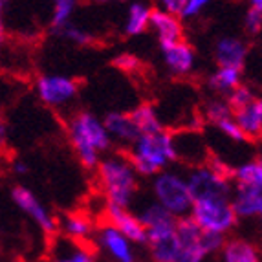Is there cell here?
Returning a JSON list of instances; mask_svg holds the SVG:
<instances>
[{"label":"cell","mask_w":262,"mask_h":262,"mask_svg":"<svg viewBox=\"0 0 262 262\" xmlns=\"http://www.w3.org/2000/svg\"><path fill=\"white\" fill-rule=\"evenodd\" d=\"M68 138L75 156L86 169H96L101 154L112 145L103 119L92 112H79L68 121Z\"/></svg>","instance_id":"6da1fadb"},{"label":"cell","mask_w":262,"mask_h":262,"mask_svg":"<svg viewBox=\"0 0 262 262\" xmlns=\"http://www.w3.org/2000/svg\"><path fill=\"white\" fill-rule=\"evenodd\" d=\"M128 162L138 176L152 178L158 172L169 169L176 162V150L172 132L160 130L152 134H141L128 145Z\"/></svg>","instance_id":"7a4b0ae2"},{"label":"cell","mask_w":262,"mask_h":262,"mask_svg":"<svg viewBox=\"0 0 262 262\" xmlns=\"http://www.w3.org/2000/svg\"><path fill=\"white\" fill-rule=\"evenodd\" d=\"M97 184L106 198V204L118 207H130L140 187L138 174L123 154L101 158L97 163Z\"/></svg>","instance_id":"3957f363"},{"label":"cell","mask_w":262,"mask_h":262,"mask_svg":"<svg viewBox=\"0 0 262 262\" xmlns=\"http://www.w3.org/2000/svg\"><path fill=\"white\" fill-rule=\"evenodd\" d=\"M178 249L172 262H206L222 248L226 236L204 233L189 216L176 220Z\"/></svg>","instance_id":"277c9868"},{"label":"cell","mask_w":262,"mask_h":262,"mask_svg":"<svg viewBox=\"0 0 262 262\" xmlns=\"http://www.w3.org/2000/svg\"><path fill=\"white\" fill-rule=\"evenodd\" d=\"M152 196L174 219H184L191 211L192 198L187 178L178 170L165 169L152 176Z\"/></svg>","instance_id":"5b68a950"},{"label":"cell","mask_w":262,"mask_h":262,"mask_svg":"<svg viewBox=\"0 0 262 262\" xmlns=\"http://www.w3.org/2000/svg\"><path fill=\"white\" fill-rule=\"evenodd\" d=\"M204 233L226 236L236 227V216L233 213L229 198H200L192 200L187 214Z\"/></svg>","instance_id":"8992f818"},{"label":"cell","mask_w":262,"mask_h":262,"mask_svg":"<svg viewBox=\"0 0 262 262\" xmlns=\"http://www.w3.org/2000/svg\"><path fill=\"white\" fill-rule=\"evenodd\" d=\"M185 178H187V185L192 200H200V198H229V194H231V176L216 170L209 163L194 165Z\"/></svg>","instance_id":"52a82bcc"},{"label":"cell","mask_w":262,"mask_h":262,"mask_svg":"<svg viewBox=\"0 0 262 262\" xmlns=\"http://www.w3.org/2000/svg\"><path fill=\"white\" fill-rule=\"evenodd\" d=\"M35 94L46 106L62 110L74 103L79 94V84L68 75L42 74L35 81Z\"/></svg>","instance_id":"ba28073f"},{"label":"cell","mask_w":262,"mask_h":262,"mask_svg":"<svg viewBox=\"0 0 262 262\" xmlns=\"http://www.w3.org/2000/svg\"><path fill=\"white\" fill-rule=\"evenodd\" d=\"M11 200L28 219L33 220V224L39 227L40 231L46 233V235H55L57 226H59L55 214L44 206V202L37 196L35 192L30 191L24 185H15L11 189Z\"/></svg>","instance_id":"9c48e42d"},{"label":"cell","mask_w":262,"mask_h":262,"mask_svg":"<svg viewBox=\"0 0 262 262\" xmlns=\"http://www.w3.org/2000/svg\"><path fill=\"white\" fill-rule=\"evenodd\" d=\"M96 244L101 251H105L116 262H134V244L110 224H103L96 233Z\"/></svg>","instance_id":"30bf717a"},{"label":"cell","mask_w":262,"mask_h":262,"mask_svg":"<svg viewBox=\"0 0 262 262\" xmlns=\"http://www.w3.org/2000/svg\"><path fill=\"white\" fill-rule=\"evenodd\" d=\"M145 246L149 248L150 257L154 262H172L178 249L176 241V220L163 226L150 227L147 229V242Z\"/></svg>","instance_id":"8fae6325"},{"label":"cell","mask_w":262,"mask_h":262,"mask_svg":"<svg viewBox=\"0 0 262 262\" xmlns=\"http://www.w3.org/2000/svg\"><path fill=\"white\" fill-rule=\"evenodd\" d=\"M105 219L106 224L116 227L125 238L132 242V244H145L147 242V231H145L143 224L140 219L132 213L128 207H118L106 204L105 207Z\"/></svg>","instance_id":"7c38bea8"},{"label":"cell","mask_w":262,"mask_h":262,"mask_svg":"<svg viewBox=\"0 0 262 262\" xmlns=\"http://www.w3.org/2000/svg\"><path fill=\"white\" fill-rule=\"evenodd\" d=\"M229 202L236 220L258 219L262 214V187L231 184Z\"/></svg>","instance_id":"4fadbf2b"},{"label":"cell","mask_w":262,"mask_h":262,"mask_svg":"<svg viewBox=\"0 0 262 262\" xmlns=\"http://www.w3.org/2000/svg\"><path fill=\"white\" fill-rule=\"evenodd\" d=\"M162 57L167 70L176 77H185V75L192 74L194 66H196V52L185 40L162 46Z\"/></svg>","instance_id":"5bb4252c"},{"label":"cell","mask_w":262,"mask_h":262,"mask_svg":"<svg viewBox=\"0 0 262 262\" xmlns=\"http://www.w3.org/2000/svg\"><path fill=\"white\" fill-rule=\"evenodd\" d=\"M149 30H152L160 46H169V44L184 40V22H182V18L176 17V15L165 13L158 8L152 9V13H150Z\"/></svg>","instance_id":"9a60e30c"},{"label":"cell","mask_w":262,"mask_h":262,"mask_svg":"<svg viewBox=\"0 0 262 262\" xmlns=\"http://www.w3.org/2000/svg\"><path fill=\"white\" fill-rule=\"evenodd\" d=\"M248 44L238 37H220L214 44V61L219 66L242 70L248 61Z\"/></svg>","instance_id":"2e32d148"},{"label":"cell","mask_w":262,"mask_h":262,"mask_svg":"<svg viewBox=\"0 0 262 262\" xmlns=\"http://www.w3.org/2000/svg\"><path fill=\"white\" fill-rule=\"evenodd\" d=\"M231 118L248 141H257L262 134V101L253 99L249 105L233 110Z\"/></svg>","instance_id":"e0dca14e"},{"label":"cell","mask_w":262,"mask_h":262,"mask_svg":"<svg viewBox=\"0 0 262 262\" xmlns=\"http://www.w3.org/2000/svg\"><path fill=\"white\" fill-rule=\"evenodd\" d=\"M52 262H96V253L84 242L59 236L52 246Z\"/></svg>","instance_id":"ac0fdd59"},{"label":"cell","mask_w":262,"mask_h":262,"mask_svg":"<svg viewBox=\"0 0 262 262\" xmlns=\"http://www.w3.org/2000/svg\"><path fill=\"white\" fill-rule=\"evenodd\" d=\"M103 125H105L106 132H108L110 140L116 141V143L127 145V147L134 143V140L140 136L128 112L106 114L105 119H103Z\"/></svg>","instance_id":"d6986e66"},{"label":"cell","mask_w":262,"mask_h":262,"mask_svg":"<svg viewBox=\"0 0 262 262\" xmlns=\"http://www.w3.org/2000/svg\"><path fill=\"white\" fill-rule=\"evenodd\" d=\"M219 253L222 262H262L260 249L251 241L241 236L226 238Z\"/></svg>","instance_id":"ffe728a7"},{"label":"cell","mask_w":262,"mask_h":262,"mask_svg":"<svg viewBox=\"0 0 262 262\" xmlns=\"http://www.w3.org/2000/svg\"><path fill=\"white\" fill-rule=\"evenodd\" d=\"M152 9L154 8L150 0H132L127 9L123 31H125L128 37L143 35L145 31H149V22H150Z\"/></svg>","instance_id":"44dd1931"},{"label":"cell","mask_w":262,"mask_h":262,"mask_svg":"<svg viewBox=\"0 0 262 262\" xmlns=\"http://www.w3.org/2000/svg\"><path fill=\"white\" fill-rule=\"evenodd\" d=\"M57 229H61L64 238L74 242H84V244H88V241L94 236L92 220H90V216H86L83 213L64 214L61 224L57 226Z\"/></svg>","instance_id":"7402d4cb"},{"label":"cell","mask_w":262,"mask_h":262,"mask_svg":"<svg viewBox=\"0 0 262 262\" xmlns=\"http://www.w3.org/2000/svg\"><path fill=\"white\" fill-rule=\"evenodd\" d=\"M128 114H130L132 121H134V125H136V130H138L140 136L152 134V132H160L165 128L158 110L154 108L150 103H141V105H138Z\"/></svg>","instance_id":"603a6c76"},{"label":"cell","mask_w":262,"mask_h":262,"mask_svg":"<svg viewBox=\"0 0 262 262\" xmlns=\"http://www.w3.org/2000/svg\"><path fill=\"white\" fill-rule=\"evenodd\" d=\"M242 84V70L229 68V66H219L209 77V88L214 94L226 97L227 94Z\"/></svg>","instance_id":"cb8c5ba5"},{"label":"cell","mask_w":262,"mask_h":262,"mask_svg":"<svg viewBox=\"0 0 262 262\" xmlns=\"http://www.w3.org/2000/svg\"><path fill=\"white\" fill-rule=\"evenodd\" d=\"M231 184L262 187V162L258 158L248 160L231 170Z\"/></svg>","instance_id":"d4e9b609"},{"label":"cell","mask_w":262,"mask_h":262,"mask_svg":"<svg viewBox=\"0 0 262 262\" xmlns=\"http://www.w3.org/2000/svg\"><path fill=\"white\" fill-rule=\"evenodd\" d=\"M75 9H77V0H53L52 15H50V26H52V30L55 33L70 24Z\"/></svg>","instance_id":"484cf974"},{"label":"cell","mask_w":262,"mask_h":262,"mask_svg":"<svg viewBox=\"0 0 262 262\" xmlns=\"http://www.w3.org/2000/svg\"><path fill=\"white\" fill-rule=\"evenodd\" d=\"M22 90H24V84L20 81L4 74V72H0V114H2V110L13 105L15 101L20 97Z\"/></svg>","instance_id":"4316f807"},{"label":"cell","mask_w":262,"mask_h":262,"mask_svg":"<svg viewBox=\"0 0 262 262\" xmlns=\"http://www.w3.org/2000/svg\"><path fill=\"white\" fill-rule=\"evenodd\" d=\"M204 118L211 125H216L222 119L231 118V108H229L224 97H214V99L207 101L206 106H204Z\"/></svg>","instance_id":"83f0119b"},{"label":"cell","mask_w":262,"mask_h":262,"mask_svg":"<svg viewBox=\"0 0 262 262\" xmlns=\"http://www.w3.org/2000/svg\"><path fill=\"white\" fill-rule=\"evenodd\" d=\"M224 99H226V103L229 105V108H231V112H233V110H238V108H242V106L249 105L253 99H257V96H255L253 88L242 83V84H238L235 90H231V92L227 94Z\"/></svg>","instance_id":"f1b7e54d"},{"label":"cell","mask_w":262,"mask_h":262,"mask_svg":"<svg viewBox=\"0 0 262 262\" xmlns=\"http://www.w3.org/2000/svg\"><path fill=\"white\" fill-rule=\"evenodd\" d=\"M57 33H59L64 40L75 44V46H90V44L94 42L92 33H88L84 28L75 26V24H72V22L68 24V26L62 28V30L57 31Z\"/></svg>","instance_id":"f546056e"},{"label":"cell","mask_w":262,"mask_h":262,"mask_svg":"<svg viewBox=\"0 0 262 262\" xmlns=\"http://www.w3.org/2000/svg\"><path fill=\"white\" fill-rule=\"evenodd\" d=\"M213 127L216 128V130H219L226 140L233 141V143H246V141H248L244 138V134L241 132V128L236 127V123L233 118L222 119V121H219L216 125H213Z\"/></svg>","instance_id":"4dcf8cb0"},{"label":"cell","mask_w":262,"mask_h":262,"mask_svg":"<svg viewBox=\"0 0 262 262\" xmlns=\"http://www.w3.org/2000/svg\"><path fill=\"white\" fill-rule=\"evenodd\" d=\"M114 66L123 74H138L143 64H141L140 57H136L134 53H119L114 57Z\"/></svg>","instance_id":"1f68e13d"},{"label":"cell","mask_w":262,"mask_h":262,"mask_svg":"<svg viewBox=\"0 0 262 262\" xmlns=\"http://www.w3.org/2000/svg\"><path fill=\"white\" fill-rule=\"evenodd\" d=\"M209 4H211V0H185L184 8H182V13H180V18H182V20L196 18L198 15H202V11Z\"/></svg>","instance_id":"d6a6232c"},{"label":"cell","mask_w":262,"mask_h":262,"mask_svg":"<svg viewBox=\"0 0 262 262\" xmlns=\"http://www.w3.org/2000/svg\"><path fill=\"white\" fill-rule=\"evenodd\" d=\"M244 28L249 35L257 37L262 30V9L248 8V13L244 17Z\"/></svg>","instance_id":"836d02e7"},{"label":"cell","mask_w":262,"mask_h":262,"mask_svg":"<svg viewBox=\"0 0 262 262\" xmlns=\"http://www.w3.org/2000/svg\"><path fill=\"white\" fill-rule=\"evenodd\" d=\"M154 2H156L158 9H162L165 13L176 15V17H180L182 8L185 4V0H154Z\"/></svg>","instance_id":"e575fe53"},{"label":"cell","mask_w":262,"mask_h":262,"mask_svg":"<svg viewBox=\"0 0 262 262\" xmlns=\"http://www.w3.org/2000/svg\"><path fill=\"white\" fill-rule=\"evenodd\" d=\"M9 6V0H0V48L6 42V9Z\"/></svg>","instance_id":"d590c367"},{"label":"cell","mask_w":262,"mask_h":262,"mask_svg":"<svg viewBox=\"0 0 262 262\" xmlns=\"http://www.w3.org/2000/svg\"><path fill=\"white\" fill-rule=\"evenodd\" d=\"M11 169H13V172L15 174H18V176H24V174H28L30 172V165H28L24 160H13V163H11Z\"/></svg>","instance_id":"8d00e7d4"},{"label":"cell","mask_w":262,"mask_h":262,"mask_svg":"<svg viewBox=\"0 0 262 262\" xmlns=\"http://www.w3.org/2000/svg\"><path fill=\"white\" fill-rule=\"evenodd\" d=\"M8 143V123H6L4 116L0 114V150L4 149Z\"/></svg>","instance_id":"74e56055"},{"label":"cell","mask_w":262,"mask_h":262,"mask_svg":"<svg viewBox=\"0 0 262 262\" xmlns=\"http://www.w3.org/2000/svg\"><path fill=\"white\" fill-rule=\"evenodd\" d=\"M248 4L253 9H262V0H248Z\"/></svg>","instance_id":"f35d334b"},{"label":"cell","mask_w":262,"mask_h":262,"mask_svg":"<svg viewBox=\"0 0 262 262\" xmlns=\"http://www.w3.org/2000/svg\"><path fill=\"white\" fill-rule=\"evenodd\" d=\"M97 4H112V2H123V0H94Z\"/></svg>","instance_id":"ab89813d"}]
</instances>
